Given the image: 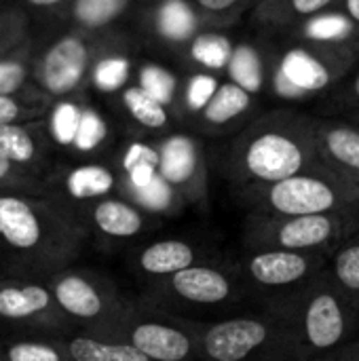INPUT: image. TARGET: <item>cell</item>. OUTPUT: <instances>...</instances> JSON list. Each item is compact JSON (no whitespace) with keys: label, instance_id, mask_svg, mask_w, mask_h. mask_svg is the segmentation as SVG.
I'll return each mask as SVG.
<instances>
[{"label":"cell","instance_id":"obj_1","mask_svg":"<svg viewBox=\"0 0 359 361\" xmlns=\"http://www.w3.org/2000/svg\"><path fill=\"white\" fill-rule=\"evenodd\" d=\"M326 167L320 159L315 118L275 110L250 121L231 142L224 169L239 188L267 186Z\"/></svg>","mask_w":359,"mask_h":361},{"label":"cell","instance_id":"obj_2","mask_svg":"<svg viewBox=\"0 0 359 361\" xmlns=\"http://www.w3.org/2000/svg\"><path fill=\"white\" fill-rule=\"evenodd\" d=\"M201 361H311L286 311L254 307L237 315L193 322Z\"/></svg>","mask_w":359,"mask_h":361},{"label":"cell","instance_id":"obj_3","mask_svg":"<svg viewBox=\"0 0 359 361\" xmlns=\"http://www.w3.org/2000/svg\"><path fill=\"white\" fill-rule=\"evenodd\" d=\"M239 199L250 214H359V182L341 178L328 167H320L275 184L239 188Z\"/></svg>","mask_w":359,"mask_h":361},{"label":"cell","instance_id":"obj_4","mask_svg":"<svg viewBox=\"0 0 359 361\" xmlns=\"http://www.w3.org/2000/svg\"><path fill=\"white\" fill-rule=\"evenodd\" d=\"M275 309L288 313L311 361L355 343L359 334L358 311L341 292L330 267L303 292Z\"/></svg>","mask_w":359,"mask_h":361},{"label":"cell","instance_id":"obj_5","mask_svg":"<svg viewBox=\"0 0 359 361\" xmlns=\"http://www.w3.org/2000/svg\"><path fill=\"white\" fill-rule=\"evenodd\" d=\"M250 296L237 273L212 262L188 267L171 277L157 281L150 292V307L188 322H212L209 315H237V307ZM252 302V300H250Z\"/></svg>","mask_w":359,"mask_h":361},{"label":"cell","instance_id":"obj_6","mask_svg":"<svg viewBox=\"0 0 359 361\" xmlns=\"http://www.w3.org/2000/svg\"><path fill=\"white\" fill-rule=\"evenodd\" d=\"M355 235H359V214H250L243 224V245L248 252L286 250L332 254L336 247H341Z\"/></svg>","mask_w":359,"mask_h":361},{"label":"cell","instance_id":"obj_7","mask_svg":"<svg viewBox=\"0 0 359 361\" xmlns=\"http://www.w3.org/2000/svg\"><path fill=\"white\" fill-rule=\"evenodd\" d=\"M358 55V51L343 47L296 40L277 53L275 59L271 55V93L290 102L309 99L339 82L353 66Z\"/></svg>","mask_w":359,"mask_h":361},{"label":"cell","instance_id":"obj_8","mask_svg":"<svg viewBox=\"0 0 359 361\" xmlns=\"http://www.w3.org/2000/svg\"><path fill=\"white\" fill-rule=\"evenodd\" d=\"M330 256L286 250L248 252L237 275L254 307H279L320 277L330 267Z\"/></svg>","mask_w":359,"mask_h":361},{"label":"cell","instance_id":"obj_9","mask_svg":"<svg viewBox=\"0 0 359 361\" xmlns=\"http://www.w3.org/2000/svg\"><path fill=\"white\" fill-rule=\"evenodd\" d=\"M150 317L127 328V341L150 361H201L199 338L193 322L148 309Z\"/></svg>","mask_w":359,"mask_h":361},{"label":"cell","instance_id":"obj_10","mask_svg":"<svg viewBox=\"0 0 359 361\" xmlns=\"http://www.w3.org/2000/svg\"><path fill=\"white\" fill-rule=\"evenodd\" d=\"M159 178L184 203L201 201L207 192V165L199 140L190 133L171 131L157 140Z\"/></svg>","mask_w":359,"mask_h":361},{"label":"cell","instance_id":"obj_11","mask_svg":"<svg viewBox=\"0 0 359 361\" xmlns=\"http://www.w3.org/2000/svg\"><path fill=\"white\" fill-rule=\"evenodd\" d=\"M226 23L201 13L190 0L150 2L148 27L171 51H184L188 42L205 30H222Z\"/></svg>","mask_w":359,"mask_h":361},{"label":"cell","instance_id":"obj_12","mask_svg":"<svg viewBox=\"0 0 359 361\" xmlns=\"http://www.w3.org/2000/svg\"><path fill=\"white\" fill-rule=\"evenodd\" d=\"M91 63V51L78 36H63L44 55L40 66V78L49 93L68 95L74 91Z\"/></svg>","mask_w":359,"mask_h":361},{"label":"cell","instance_id":"obj_13","mask_svg":"<svg viewBox=\"0 0 359 361\" xmlns=\"http://www.w3.org/2000/svg\"><path fill=\"white\" fill-rule=\"evenodd\" d=\"M315 137L322 163L341 178L359 182V127L315 118Z\"/></svg>","mask_w":359,"mask_h":361},{"label":"cell","instance_id":"obj_14","mask_svg":"<svg viewBox=\"0 0 359 361\" xmlns=\"http://www.w3.org/2000/svg\"><path fill=\"white\" fill-rule=\"evenodd\" d=\"M254 108V95L224 78L216 95L203 108V112L190 123L195 131L207 135H222L233 131Z\"/></svg>","mask_w":359,"mask_h":361},{"label":"cell","instance_id":"obj_15","mask_svg":"<svg viewBox=\"0 0 359 361\" xmlns=\"http://www.w3.org/2000/svg\"><path fill=\"white\" fill-rule=\"evenodd\" d=\"M138 269L142 275L148 279L161 281L165 277H171L188 267L207 262L201 260V252L195 247V243L184 241V239H161L152 241L146 247L140 250L138 258Z\"/></svg>","mask_w":359,"mask_h":361},{"label":"cell","instance_id":"obj_16","mask_svg":"<svg viewBox=\"0 0 359 361\" xmlns=\"http://www.w3.org/2000/svg\"><path fill=\"white\" fill-rule=\"evenodd\" d=\"M296 40L343 47L359 53V25L351 21L341 8H328L288 32Z\"/></svg>","mask_w":359,"mask_h":361},{"label":"cell","instance_id":"obj_17","mask_svg":"<svg viewBox=\"0 0 359 361\" xmlns=\"http://www.w3.org/2000/svg\"><path fill=\"white\" fill-rule=\"evenodd\" d=\"M341 0H258L254 6V23L269 30L290 32L298 23L334 8Z\"/></svg>","mask_w":359,"mask_h":361},{"label":"cell","instance_id":"obj_18","mask_svg":"<svg viewBox=\"0 0 359 361\" xmlns=\"http://www.w3.org/2000/svg\"><path fill=\"white\" fill-rule=\"evenodd\" d=\"M93 222L112 239H133L150 228L144 209L123 199L99 201L93 209Z\"/></svg>","mask_w":359,"mask_h":361},{"label":"cell","instance_id":"obj_19","mask_svg":"<svg viewBox=\"0 0 359 361\" xmlns=\"http://www.w3.org/2000/svg\"><path fill=\"white\" fill-rule=\"evenodd\" d=\"M271 57L254 42H237L226 66V78L252 93L254 97L264 91L269 85Z\"/></svg>","mask_w":359,"mask_h":361},{"label":"cell","instance_id":"obj_20","mask_svg":"<svg viewBox=\"0 0 359 361\" xmlns=\"http://www.w3.org/2000/svg\"><path fill=\"white\" fill-rule=\"evenodd\" d=\"M121 104L127 110V114L138 123L142 129L152 131V133H171L174 125L178 123L176 114L171 108L148 95L142 87L138 85H127L121 91Z\"/></svg>","mask_w":359,"mask_h":361},{"label":"cell","instance_id":"obj_21","mask_svg":"<svg viewBox=\"0 0 359 361\" xmlns=\"http://www.w3.org/2000/svg\"><path fill=\"white\" fill-rule=\"evenodd\" d=\"M235 44L237 42H233V38L224 30H205L188 42L182 55L186 63L193 66V70H207L220 74L226 72Z\"/></svg>","mask_w":359,"mask_h":361},{"label":"cell","instance_id":"obj_22","mask_svg":"<svg viewBox=\"0 0 359 361\" xmlns=\"http://www.w3.org/2000/svg\"><path fill=\"white\" fill-rule=\"evenodd\" d=\"M0 235L15 247L28 250L40 241V224L32 207L15 197H0Z\"/></svg>","mask_w":359,"mask_h":361},{"label":"cell","instance_id":"obj_23","mask_svg":"<svg viewBox=\"0 0 359 361\" xmlns=\"http://www.w3.org/2000/svg\"><path fill=\"white\" fill-rule=\"evenodd\" d=\"M55 300L63 311L78 319H95L104 313L102 294L78 275H68L55 286Z\"/></svg>","mask_w":359,"mask_h":361},{"label":"cell","instance_id":"obj_24","mask_svg":"<svg viewBox=\"0 0 359 361\" xmlns=\"http://www.w3.org/2000/svg\"><path fill=\"white\" fill-rule=\"evenodd\" d=\"M224 78H220L214 72L207 70H193L180 87V99L176 106V118L193 123L203 108L209 104V99L216 95L218 87L222 85Z\"/></svg>","mask_w":359,"mask_h":361},{"label":"cell","instance_id":"obj_25","mask_svg":"<svg viewBox=\"0 0 359 361\" xmlns=\"http://www.w3.org/2000/svg\"><path fill=\"white\" fill-rule=\"evenodd\" d=\"M330 273L359 315V235L332 252Z\"/></svg>","mask_w":359,"mask_h":361},{"label":"cell","instance_id":"obj_26","mask_svg":"<svg viewBox=\"0 0 359 361\" xmlns=\"http://www.w3.org/2000/svg\"><path fill=\"white\" fill-rule=\"evenodd\" d=\"M68 351L74 361H150L133 345L123 341H95L80 336L68 345Z\"/></svg>","mask_w":359,"mask_h":361},{"label":"cell","instance_id":"obj_27","mask_svg":"<svg viewBox=\"0 0 359 361\" xmlns=\"http://www.w3.org/2000/svg\"><path fill=\"white\" fill-rule=\"evenodd\" d=\"M135 85L142 87L148 95H152L161 104H165L167 108H171L176 114L182 80L178 78V74L174 70H169L167 66H161V63H152V61L142 63L135 70Z\"/></svg>","mask_w":359,"mask_h":361},{"label":"cell","instance_id":"obj_28","mask_svg":"<svg viewBox=\"0 0 359 361\" xmlns=\"http://www.w3.org/2000/svg\"><path fill=\"white\" fill-rule=\"evenodd\" d=\"M133 0H74L72 17L87 30H102L121 19Z\"/></svg>","mask_w":359,"mask_h":361},{"label":"cell","instance_id":"obj_29","mask_svg":"<svg viewBox=\"0 0 359 361\" xmlns=\"http://www.w3.org/2000/svg\"><path fill=\"white\" fill-rule=\"evenodd\" d=\"M51 294L44 288L28 286V288H6L0 292V315L11 319H21L34 315L49 307Z\"/></svg>","mask_w":359,"mask_h":361},{"label":"cell","instance_id":"obj_30","mask_svg":"<svg viewBox=\"0 0 359 361\" xmlns=\"http://www.w3.org/2000/svg\"><path fill=\"white\" fill-rule=\"evenodd\" d=\"M66 186L74 199L106 197L114 188V176L102 165H83L68 176Z\"/></svg>","mask_w":359,"mask_h":361},{"label":"cell","instance_id":"obj_31","mask_svg":"<svg viewBox=\"0 0 359 361\" xmlns=\"http://www.w3.org/2000/svg\"><path fill=\"white\" fill-rule=\"evenodd\" d=\"M131 61L125 55H106L93 68V85L102 93L123 91L129 82Z\"/></svg>","mask_w":359,"mask_h":361},{"label":"cell","instance_id":"obj_32","mask_svg":"<svg viewBox=\"0 0 359 361\" xmlns=\"http://www.w3.org/2000/svg\"><path fill=\"white\" fill-rule=\"evenodd\" d=\"M0 157L11 163H28L34 157V142L23 127L0 125Z\"/></svg>","mask_w":359,"mask_h":361},{"label":"cell","instance_id":"obj_33","mask_svg":"<svg viewBox=\"0 0 359 361\" xmlns=\"http://www.w3.org/2000/svg\"><path fill=\"white\" fill-rule=\"evenodd\" d=\"M80 118H83V110H78L76 104H70V102L57 104L51 116V129H53L55 140L63 146L72 144L76 140Z\"/></svg>","mask_w":359,"mask_h":361},{"label":"cell","instance_id":"obj_34","mask_svg":"<svg viewBox=\"0 0 359 361\" xmlns=\"http://www.w3.org/2000/svg\"><path fill=\"white\" fill-rule=\"evenodd\" d=\"M104 137H106V123L102 121V116L93 110H83V118H80V127H78L74 144L80 150H91Z\"/></svg>","mask_w":359,"mask_h":361},{"label":"cell","instance_id":"obj_35","mask_svg":"<svg viewBox=\"0 0 359 361\" xmlns=\"http://www.w3.org/2000/svg\"><path fill=\"white\" fill-rule=\"evenodd\" d=\"M190 2L201 13H205V15H209L214 19H220V21H224L229 25V23H233L239 17V13L250 2H254V6H256L258 0H190Z\"/></svg>","mask_w":359,"mask_h":361},{"label":"cell","instance_id":"obj_36","mask_svg":"<svg viewBox=\"0 0 359 361\" xmlns=\"http://www.w3.org/2000/svg\"><path fill=\"white\" fill-rule=\"evenodd\" d=\"M8 361H61L53 347L40 343H19L8 349Z\"/></svg>","mask_w":359,"mask_h":361},{"label":"cell","instance_id":"obj_37","mask_svg":"<svg viewBox=\"0 0 359 361\" xmlns=\"http://www.w3.org/2000/svg\"><path fill=\"white\" fill-rule=\"evenodd\" d=\"M25 80V70L17 61H0V95L15 93Z\"/></svg>","mask_w":359,"mask_h":361},{"label":"cell","instance_id":"obj_38","mask_svg":"<svg viewBox=\"0 0 359 361\" xmlns=\"http://www.w3.org/2000/svg\"><path fill=\"white\" fill-rule=\"evenodd\" d=\"M315 361H359V341L351 343V345H345L336 351H330Z\"/></svg>","mask_w":359,"mask_h":361},{"label":"cell","instance_id":"obj_39","mask_svg":"<svg viewBox=\"0 0 359 361\" xmlns=\"http://www.w3.org/2000/svg\"><path fill=\"white\" fill-rule=\"evenodd\" d=\"M19 116V106L8 95H0V125H8Z\"/></svg>","mask_w":359,"mask_h":361},{"label":"cell","instance_id":"obj_40","mask_svg":"<svg viewBox=\"0 0 359 361\" xmlns=\"http://www.w3.org/2000/svg\"><path fill=\"white\" fill-rule=\"evenodd\" d=\"M341 11L359 25V0H341Z\"/></svg>","mask_w":359,"mask_h":361},{"label":"cell","instance_id":"obj_41","mask_svg":"<svg viewBox=\"0 0 359 361\" xmlns=\"http://www.w3.org/2000/svg\"><path fill=\"white\" fill-rule=\"evenodd\" d=\"M349 102L359 106V72L353 76V80L349 82Z\"/></svg>","mask_w":359,"mask_h":361},{"label":"cell","instance_id":"obj_42","mask_svg":"<svg viewBox=\"0 0 359 361\" xmlns=\"http://www.w3.org/2000/svg\"><path fill=\"white\" fill-rule=\"evenodd\" d=\"M28 2L34 4V6H53V4H59L63 0H28Z\"/></svg>","mask_w":359,"mask_h":361},{"label":"cell","instance_id":"obj_43","mask_svg":"<svg viewBox=\"0 0 359 361\" xmlns=\"http://www.w3.org/2000/svg\"><path fill=\"white\" fill-rule=\"evenodd\" d=\"M8 171H11V161H6V159L0 157V180H2Z\"/></svg>","mask_w":359,"mask_h":361},{"label":"cell","instance_id":"obj_44","mask_svg":"<svg viewBox=\"0 0 359 361\" xmlns=\"http://www.w3.org/2000/svg\"><path fill=\"white\" fill-rule=\"evenodd\" d=\"M150 2H157V0H150Z\"/></svg>","mask_w":359,"mask_h":361}]
</instances>
